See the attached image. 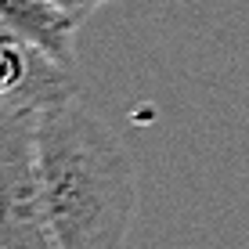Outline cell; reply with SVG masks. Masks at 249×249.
<instances>
[{"label": "cell", "mask_w": 249, "mask_h": 249, "mask_svg": "<svg viewBox=\"0 0 249 249\" xmlns=\"http://www.w3.org/2000/svg\"><path fill=\"white\" fill-rule=\"evenodd\" d=\"M36 177L58 249H126L137 217L134 159L76 98L36 112Z\"/></svg>", "instance_id": "1"}, {"label": "cell", "mask_w": 249, "mask_h": 249, "mask_svg": "<svg viewBox=\"0 0 249 249\" xmlns=\"http://www.w3.org/2000/svg\"><path fill=\"white\" fill-rule=\"evenodd\" d=\"M0 249H58L36 177V108L0 123Z\"/></svg>", "instance_id": "2"}, {"label": "cell", "mask_w": 249, "mask_h": 249, "mask_svg": "<svg viewBox=\"0 0 249 249\" xmlns=\"http://www.w3.org/2000/svg\"><path fill=\"white\" fill-rule=\"evenodd\" d=\"M76 98L72 69L51 62L40 47L0 22V101L11 108H47Z\"/></svg>", "instance_id": "3"}, {"label": "cell", "mask_w": 249, "mask_h": 249, "mask_svg": "<svg viewBox=\"0 0 249 249\" xmlns=\"http://www.w3.org/2000/svg\"><path fill=\"white\" fill-rule=\"evenodd\" d=\"M0 22L40 47L51 62L65 69L76 65V33L83 22L69 15L58 0H0Z\"/></svg>", "instance_id": "4"}, {"label": "cell", "mask_w": 249, "mask_h": 249, "mask_svg": "<svg viewBox=\"0 0 249 249\" xmlns=\"http://www.w3.org/2000/svg\"><path fill=\"white\" fill-rule=\"evenodd\" d=\"M58 4L65 7L69 15H76V18L80 22H87L94 11H98V7H105V4H112V0H58Z\"/></svg>", "instance_id": "5"}, {"label": "cell", "mask_w": 249, "mask_h": 249, "mask_svg": "<svg viewBox=\"0 0 249 249\" xmlns=\"http://www.w3.org/2000/svg\"><path fill=\"white\" fill-rule=\"evenodd\" d=\"M11 112H18V108H11V105H4V101H0V123H4V119L11 116Z\"/></svg>", "instance_id": "6"}]
</instances>
